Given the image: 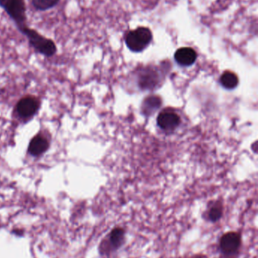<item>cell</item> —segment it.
<instances>
[{
	"label": "cell",
	"instance_id": "1",
	"mask_svg": "<svg viewBox=\"0 0 258 258\" xmlns=\"http://www.w3.org/2000/svg\"><path fill=\"white\" fill-rule=\"evenodd\" d=\"M28 40L30 46L39 54L45 57H53L57 52V46L53 39H48L36 31L25 25L18 29Z\"/></svg>",
	"mask_w": 258,
	"mask_h": 258
},
{
	"label": "cell",
	"instance_id": "2",
	"mask_svg": "<svg viewBox=\"0 0 258 258\" xmlns=\"http://www.w3.org/2000/svg\"><path fill=\"white\" fill-rule=\"evenodd\" d=\"M0 7L13 21L17 28L27 24V6L24 0H0Z\"/></svg>",
	"mask_w": 258,
	"mask_h": 258
},
{
	"label": "cell",
	"instance_id": "3",
	"mask_svg": "<svg viewBox=\"0 0 258 258\" xmlns=\"http://www.w3.org/2000/svg\"><path fill=\"white\" fill-rule=\"evenodd\" d=\"M152 39V33L146 27H139L130 31L126 37L127 47L134 52H140L148 47Z\"/></svg>",
	"mask_w": 258,
	"mask_h": 258
},
{
	"label": "cell",
	"instance_id": "4",
	"mask_svg": "<svg viewBox=\"0 0 258 258\" xmlns=\"http://www.w3.org/2000/svg\"><path fill=\"white\" fill-rule=\"evenodd\" d=\"M242 245V236L238 232L230 231L224 233L219 242L221 253L226 257H233L238 254Z\"/></svg>",
	"mask_w": 258,
	"mask_h": 258
},
{
	"label": "cell",
	"instance_id": "5",
	"mask_svg": "<svg viewBox=\"0 0 258 258\" xmlns=\"http://www.w3.org/2000/svg\"><path fill=\"white\" fill-rule=\"evenodd\" d=\"M158 125L162 130L171 132L180 125V116L174 111L165 110L159 114L157 119Z\"/></svg>",
	"mask_w": 258,
	"mask_h": 258
},
{
	"label": "cell",
	"instance_id": "6",
	"mask_svg": "<svg viewBox=\"0 0 258 258\" xmlns=\"http://www.w3.org/2000/svg\"><path fill=\"white\" fill-rule=\"evenodd\" d=\"M39 103L33 97H26L20 100L17 105V111L21 117L33 116L39 109Z\"/></svg>",
	"mask_w": 258,
	"mask_h": 258
},
{
	"label": "cell",
	"instance_id": "7",
	"mask_svg": "<svg viewBox=\"0 0 258 258\" xmlns=\"http://www.w3.org/2000/svg\"><path fill=\"white\" fill-rule=\"evenodd\" d=\"M125 242V230L122 227H115L108 237V251H118L123 246Z\"/></svg>",
	"mask_w": 258,
	"mask_h": 258
},
{
	"label": "cell",
	"instance_id": "8",
	"mask_svg": "<svg viewBox=\"0 0 258 258\" xmlns=\"http://www.w3.org/2000/svg\"><path fill=\"white\" fill-rule=\"evenodd\" d=\"M176 61L178 64L183 67H189L195 63L197 54L192 48H181L176 51L174 55Z\"/></svg>",
	"mask_w": 258,
	"mask_h": 258
},
{
	"label": "cell",
	"instance_id": "9",
	"mask_svg": "<svg viewBox=\"0 0 258 258\" xmlns=\"http://www.w3.org/2000/svg\"><path fill=\"white\" fill-rule=\"evenodd\" d=\"M48 148V142L41 135H36L30 142L28 147L29 153L33 156H39L45 153Z\"/></svg>",
	"mask_w": 258,
	"mask_h": 258
},
{
	"label": "cell",
	"instance_id": "10",
	"mask_svg": "<svg viewBox=\"0 0 258 258\" xmlns=\"http://www.w3.org/2000/svg\"><path fill=\"white\" fill-rule=\"evenodd\" d=\"M162 104L161 98L157 96L148 97L142 103V110L146 116L152 115L156 110H159Z\"/></svg>",
	"mask_w": 258,
	"mask_h": 258
},
{
	"label": "cell",
	"instance_id": "11",
	"mask_svg": "<svg viewBox=\"0 0 258 258\" xmlns=\"http://www.w3.org/2000/svg\"><path fill=\"white\" fill-rule=\"evenodd\" d=\"M220 81L223 87L230 90L235 89L239 84V78L237 76L230 71H226L224 73L220 79Z\"/></svg>",
	"mask_w": 258,
	"mask_h": 258
},
{
	"label": "cell",
	"instance_id": "12",
	"mask_svg": "<svg viewBox=\"0 0 258 258\" xmlns=\"http://www.w3.org/2000/svg\"><path fill=\"white\" fill-rule=\"evenodd\" d=\"M158 78L154 72H147L142 74L139 79V86L143 89H151L158 83Z\"/></svg>",
	"mask_w": 258,
	"mask_h": 258
},
{
	"label": "cell",
	"instance_id": "13",
	"mask_svg": "<svg viewBox=\"0 0 258 258\" xmlns=\"http://www.w3.org/2000/svg\"><path fill=\"white\" fill-rule=\"evenodd\" d=\"M61 0H31L32 6L35 10L45 12L56 7Z\"/></svg>",
	"mask_w": 258,
	"mask_h": 258
},
{
	"label": "cell",
	"instance_id": "14",
	"mask_svg": "<svg viewBox=\"0 0 258 258\" xmlns=\"http://www.w3.org/2000/svg\"><path fill=\"white\" fill-rule=\"evenodd\" d=\"M223 213H224V210H223L222 205L220 203H215L208 210V220L212 223L218 222L222 218Z\"/></svg>",
	"mask_w": 258,
	"mask_h": 258
},
{
	"label": "cell",
	"instance_id": "15",
	"mask_svg": "<svg viewBox=\"0 0 258 258\" xmlns=\"http://www.w3.org/2000/svg\"><path fill=\"white\" fill-rule=\"evenodd\" d=\"M191 258H209V257H208L207 256L204 255V254H195V255H194L193 257H192Z\"/></svg>",
	"mask_w": 258,
	"mask_h": 258
}]
</instances>
